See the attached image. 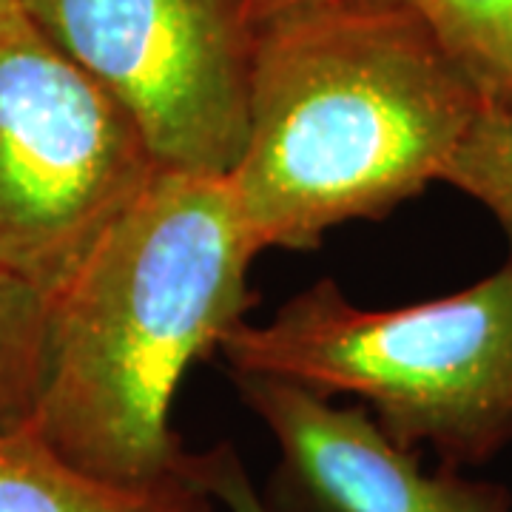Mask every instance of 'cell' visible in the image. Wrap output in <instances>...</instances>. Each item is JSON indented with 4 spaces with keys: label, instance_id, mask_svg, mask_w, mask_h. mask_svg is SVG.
<instances>
[{
    "label": "cell",
    "instance_id": "1",
    "mask_svg": "<svg viewBox=\"0 0 512 512\" xmlns=\"http://www.w3.org/2000/svg\"><path fill=\"white\" fill-rule=\"evenodd\" d=\"M487 103L413 12L322 0L254 32L248 137L225 177L254 248H316L441 183Z\"/></svg>",
    "mask_w": 512,
    "mask_h": 512
},
{
    "label": "cell",
    "instance_id": "2",
    "mask_svg": "<svg viewBox=\"0 0 512 512\" xmlns=\"http://www.w3.org/2000/svg\"><path fill=\"white\" fill-rule=\"evenodd\" d=\"M256 254L225 177L160 171L49 299L32 427L92 476H180L174 393L242 322Z\"/></svg>",
    "mask_w": 512,
    "mask_h": 512
},
{
    "label": "cell",
    "instance_id": "3",
    "mask_svg": "<svg viewBox=\"0 0 512 512\" xmlns=\"http://www.w3.org/2000/svg\"><path fill=\"white\" fill-rule=\"evenodd\" d=\"M220 350L231 373L356 396L396 444H430L447 467L481 464L512 444L510 262L396 311H365L319 279L271 322H239Z\"/></svg>",
    "mask_w": 512,
    "mask_h": 512
},
{
    "label": "cell",
    "instance_id": "4",
    "mask_svg": "<svg viewBox=\"0 0 512 512\" xmlns=\"http://www.w3.org/2000/svg\"><path fill=\"white\" fill-rule=\"evenodd\" d=\"M163 168L26 12L0 23V268L55 296Z\"/></svg>",
    "mask_w": 512,
    "mask_h": 512
},
{
    "label": "cell",
    "instance_id": "5",
    "mask_svg": "<svg viewBox=\"0 0 512 512\" xmlns=\"http://www.w3.org/2000/svg\"><path fill=\"white\" fill-rule=\"evenodd\" d=\"M123 106L163 171L228 177L248 137L254 32L239 0H20Z\"/></svg>",
    "mask_w": 512,
    "mask_h": 512
},
{
    "label": "cell",
    "instance_id": "6",
    "mask_svg": "<svg viewBox=\"0 0 512 512\" xmlns=\"http://www.w3.org/2000/svg\"><path fill=\"white\" fill-rule=\"evenodd\" d=\"M242 402L282 450L279 493L299 512H512L504 487L427 473L416 450L390 439L365 404L274 376L231 373Z\"/></svg>",
    "mask_w": 512,
    "mask_h": 512
},
{
    "label": "cell",
    "instance_id": "7",
    "mask_svg": "<svg viewBox=\"0 0 512 512\" xmlns=\"http://www.w3.org/2000/svg\"><path fill=\"white\" fill-rule=\"evenodd\" d=\"M0 512H214L191 478L117 484L80 470L32 424L0 433Z\"/></svg>",
    "mask_w": 512,
    "mask_h": 512
},
{
    "label": "cell",
    "instance_id": "8",
    "mask_svg": "<svg viewBox=\"0 0 512 512\" xmlns=\"http://www.w3.org/2000/svg\"><path fill=\"white\" fill-rule=\"evenodd\" d=\"M430 29L487 106L512 114V0H387Z\"/></svg>",
    "mask_w": 512,
    "mask_h": 512
},
{
    "label": "cell",
    "instance_id": "9",
    "mask_svg": "<svg viewBox=\"0 0 512 512\" xmlns=\"http://www.w3.org/2000/svg\"><path fill=\"white\" fill-rule=\"evenodd\" d=\"M49 296L0 268V433L35 419L46 373Z\"/></svg>",
    "mask_w": 512,
    "mask_h": 512
},
{
    "label": "cell",
    "instance_id": "10",
    "mask_svg": "<svg viewBox=\"0 0 512 512\" xmlns=\"http://www.w3.org/2000/svg\"><path fill=\"white\" fill-rule=\"evenodd\" d=\"M441 183L481 202L510 242L512 265V114L484 106L444 165Z\"/></svg>",
    "mask_w": 512,
    "mask_h": 512
},
{
    "label": "cell",
    "instance_id": "11",
    "mask_svg": "<svg viewBox=\"0 0 512 512\" xmlns=\"http://www.w3.org/2000/svg\"><path fill=\"white\" fill-rule=\"evenodd\" d=\"M183 473L231 512H271L231 444H220L208 453H188Z\"/></svg>",
    "mask_w": 512,
    "mask_h": 512
},
{
    "label": "cell",
    "instance_id": "12",
    "mask_svg": "<svg viewBox=\"0 0 512 512\" xmlns=\"http://www.w3.org/2000/svg\"><path fill=\"white\" fill-rule=\"evenodd\" d=\"M313 3H322V0H239V9H242V18L248 23V29L256 32L274 20L308 9Z\"/></svg>",
    "mask_w": 512,
    "mask_h": 512
},
{
    "label": "cell",
    "instance_id": "13",
    "mask_svg": "<svg viewBox=\"0 0 512 512\" xmlns=\"http://www.w3.org/2000/svg\"><path fill=\"white\" fill-rule=\"evenodd\" d=\"M20 12H23L20 0H0V23L12 20L15 15H20Z\"/></svg>",
    "mask_w": 512,
    "mask_h": 512
}]
</instances>
